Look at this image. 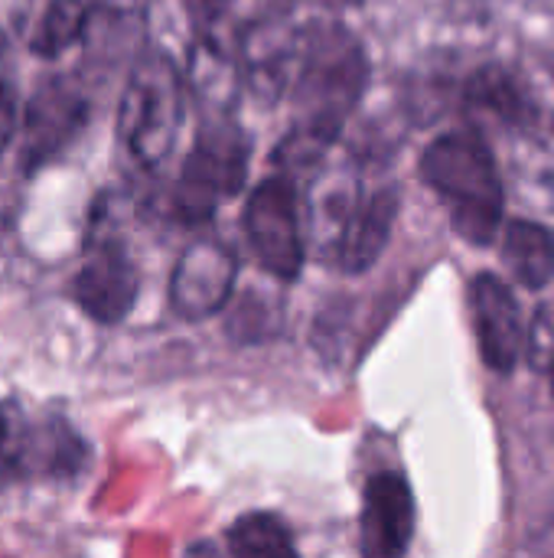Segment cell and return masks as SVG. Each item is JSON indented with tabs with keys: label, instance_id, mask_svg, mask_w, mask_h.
Returning a JSON list of instances; mask_svg holds the SVG:
<instances>
[{
	"label": "cell",
	"instance_id": "cell-22",
	"mask_svg": "<svg viewBox=\"0 0 554 558\" xmlns=\"http://www.w3.org/2000/svg\"><path fill=\"white\" fill-rule=\"evenodd\" d=\"M10 216H13V206L0 196V235L7 232V226H10Z\"/></svg>",
	"mask_w": 554,
	"mask_h": 558
},
{
	"label": "cell",
	"instance_id": "cell-16",
	"mask_svg": "<svg viewBox=\"0 0 554 558\" xmlns=\"http://www.w3.org/2000/svg\"><path fill=\"white\" fill-rule=\"evenodd\" d=\"M232 558H300L291 530L271 513H245L229 526Z\"/></svg>",
	"mask_w": 554,
	"mask_h": 558
},
{
	"label": "cell",
	"instance_id": "cell-12",
	"mask_svg": "<svg viewBox=\"0 0 554 558\" xmlns=\"http://www.w3.org/2000/svg\"><path fill=\"white\" fill-rule=\"evenodd\" d=\"M395 216H398V193L382 186L376 193H369L366 199H359L346 219V229H343V239H340V248H336V262L343 271L349 275H362L369 271L379 255L385 252L389 245V235H392V226H395Z\"/></svg>",
	"mask_w": 554,
	"mask_h": 558
},
{
	"label": "cell",
	"instance_id": "cell-8",
	"mask_svg": "<svg viewBox=\"0 0 554 558\" xmlns=\"http://www.w3.org/2000/svg\"><path fill=\"white\" fill-rule=\"evenodd\" d=\"M245 235L268 275L294 281L304 268V235L297 219V193L287 177L255 186L245 206Z\"/></svg>",
	"mask_w": 554,
	"mask_h": 558
},
{
	"label": "cell",
	"instance_id": "cell-18",
	"mask_svg": "<svg viewBox=\"0 0 554 558\" xmlns=\"http://www.w3.org/2000/svg\"><path fill=\"white\" fill-rule=\"evenodd\" d=\"M526 356H529V363L532 366H552V356H554V317L549 314V307H542L535 317H532V324L526 327Z\"/></svg>",
	"mask_w": 554,
	"mask_h": 558
},
{
	"label": "cell",
	"instance_id": "cell-17",
	"mask_svg": "<svg viewBox=\"0 0 554 558\" xmlns=\"http://www.w3.org/2000/svg\"><path fill=\"white\" fill-rule=\"evenodd\" d=\"M20 92H16V78H13V69L0 49V160L3 154L10 150V144L16 141V131H20Z\"/></svg>",
	"mask_w": 554,
	"mask_h": 558
},
{
	"label": "cell",
	"instance_id": "cell-21",
	"mask_svg": "<svg viewBox=\"0 0 554 558\" xmlns=\"http://www.w3.org/2000/svg\"><path fill=\"white\" fill-rule=\"evenodd\" d=\"M189 3V10L199 16V20H219L235 0H186Z\"/></svg>",
	"mask_w": 554,
	"mask_h": 558
},
{
	"label": "cell",
	"instance_id": "cell-1",
	"mask_svg": "<svg viewBox=\"0 0 554 558\" xmlns=\"http://www.w3.org/2000/svg\"><path fill=\"white\" fill-rule=\"evenodd\" d=\"M369 82V62L359 39L336 26H310L300 39V69L294 82V128L310 147H327Z\"/></svg>",
	"mask_w": 554,
	"mask_h": 558
},
{
	"label": "cell",
	"instance_id": "cell-2",
	"mask_svg": "<svg viewBox=\"0 0 554 558\" xmlns=\"http://www.w3.org/2000/svg\"><path fill=\"white\" fill-rule=\"evenodd\" d=\"M421 177L444 199L454 232L470 245H490L503 222V183L493 150L477 131L438 137L421 157Z\"/></svg>",
	"mask_w": 554,
	"mask_h": 558
},
{
	"label": "cell",
	"instance_id": "cell-5",
	"mask_svg": "<svg viewBox=\"0 0 554 558\" xmlns=\"http://www.w3.org/2000/svg\"><path fill=\"white\" fill-rule=\"evenodd\" d=\"M248 173V141L229 118L206 121L180 170L173 190V216L186 226H202L219 203L235 196Z\"/></svg>",
	"mask_w": 554,
	"mask_h": 558
},
{
	"label": "cell",
	"instance_id": "cell-25",
	"mask_svg": "<svg viewBox=\"0 0 554 558\" xmlns=\"http://www.w3.org/2000/svg\"><path fill=\"white\" fill-rule=\"evenodd\" d=\"M552 124H554V118H552Z\"/></svg>",
	"mask_w": 554,
	"mask_h": 558
},
{
	"label": "cell",
	"instance_id": "cell-6",
	"mask_svg": "<svg viewBox=\"0 0 554 558\" xmlns=\"http://www.w3.org/2000/svg\"><path fill=\"white\" fill-rule=\"evenodd\" d=\"M91 114L88 92L72 75H49L36 85L20 121V170L29 177L62 157L85 131Z\"/></svg>",
	"mask_w": 554,
	"mask_h": 558
},
{
	"label": "cell",
	"instance_id": "cell-24",
	"mask_svg": "<svg viewBox=\"0 0 554 558\" xmlns=\"http://www.w3.org/2000/svg\"><path fill=\"white\" fill-rule=\"evenodd\" d=\"M549 389H552V396H554V356H552V366H549Z\"/></svg>",
	"mask_w": 554,
	"mask_h": 558
},
{
	"label": "cell",
	"instance_id": "cell-13",
	"mask_svg": "<svg viewBox=\"0 0 554 558\" xmlns=\"http://www.w3.org/2000/svg\"><path fill=\"white\" fill-rule=\"evenodd\" d=\"M467 105L513 131H529L539 118L532 92L503 65H483L470 75Z\"/></svg>",
	"mask_w": 554,
	"mask_h": 558
},
{
	"label": "cell",
	"instance_id": "cell-7",
	"mask_svg": "<svg viewBox=\"0 0 554 558\" xmlns=\"http://www.w3.org/2000/svg\"><path fill=\"white\" fill-rule=\"evenodd\" d=\"M137 294H140V271L124 239L95 226L85 242V258L72 278V301L88 320L101 327H114L134 311Z\"/></svg>",
	"mask_w": 554,
	"mask_h": 558
},
{
	"label": "cell",
	"instance_id": "cell-19",
	"mask_svg": "<svg viewBox=\"0 0 554 558\" xmlns=\"http://www.w3.org/2000/svg\"><path fill=\"white\" fill-rule=\"evenodd\" d=\"M33 0H0V43L16 36L29 20Z\"/></svg>",
	"mask_w": 554,
	"mask_h": 558
},
{
	"label": "cell",
	"instance_id": "cell-14",
	"mask_svg": "<svg viewBox=\"0 0 554 558\" xmlns=\"http://www.w3.org/2000/svg\"><path fill=\"white\" fill-rule=\"evenodd\" d=\"M503 262L522 288L542 291L554 278V235L539 222L513 219L503 235Z\"/></svg>",
	"mask_w": 554,
	"mask_h": 558
},
{
	"label": "cell",
	"instance_id": "cell-15",
	"mask_svg": "<svg viewBox=\"0 0 554 558\" xmlns=\"http://www.w3.org/2000/svg\"><path fill=\"white\" fill-rule=\"evenodd\" d=\"M95 23V13L85 0H46L39 20L29 33V49L39 59H59L62 52L75 49Z\"/></svg>",
	"mask_w": 554,
	"mask_h": 558
},
{
	"label": "cell",
	"instance_id": "cell-4",
	"mask_svg": "<svg viewBox=\"0 0 554 558\" xmlns=\"http://www.w3.org/2000/svg\"><path fill=\"white\" fill-rule=\"evenodd\" d=\"M91 461L88 441L62 415H29L0 399V487L16 481H75Z\"/></svg>",
	"mask_w": 554,
	"mask_h": 558
},
{
	"label": "cell",
	"instance_id": "cell-10",
	"mask_svg": "<svg viewBox=\"0 0 554 558\" xmlns=\"http://www.w3.org/2000/svg\"><path fill=\"white\" fill-rule=\"evenodd\" d=\"M415 523L418 510L408 481L395 471L369 477L359 517V556L405 558L415 539Z\"/></svg>",
	"mask_w": 554,
	"mask_h": 558
},
{
	"label": "cell",
	"instance_id": "cell-3",
	"mask_svg": "<svg viewBox=\"0 0 554 558\" xmlns=\"http://www.w3.org/2000/svg\"><path fill=\"white\" fill-rule=\"evenodd\" d=\"M183 75L167 52H147L137 59L121 95L118 134L140 170H157L170 157L183 121Z\"/></svg>",
	"mask_w": 554,
	"mask_h": 558
},
{
	"label": "cell",
	"instance_id": "cell-20",
	"mask_svg": "<svg viewBox=\"0 0 554 558\" xmlns=\"http://www.w3.org/2000/svg\"><path fill=\"white\" fill-rule=\"evenodd\" d=\"M85 3H88V10L95 13V20H98V16L131 20V16H137L140 7H144V0H85Z\"/></svg>",
	"mask_w": 554,
	"mask_h": 558
},
{
	"label": "cell",
	"instance_id": "cell-23",
	"mask_svg": "<svg viewBox=\"0 0 554 558\" xmlns=\"http://www.w3.org/2000/svg\"><path fill=\"white\" fill-rule=\"evenodd\" d=\"M320 3H327V7H336V10H346V7H356L359 0H320Z\"/></svg>",
	"mask_w": 554,
	"mask_h": 558
},
{
	"label": "cell",
	"instance_id": "cell-9",
	"mask_svg": "<svg viewBox=\"0 0 554 558\" xmlns=\"http://www.w3.org/2000/svg\"><path fill=\"white\" fill-rule=\"evenodd\" d=\"M238 258L219 239H196L183 248L170 275V307L183 320H206L219 314L235 288Z\"/></svg>",
	"mask_w": 554,
	"mask_h": 558
},
{
	"label": "cell",
	"instance_id": "cell-11",
	"mask_svg": "<svg viewBox=\"0 0 554 558\" xmlns=\"http://www.w3.org/2000/svg\"><path fill=\"white\" fill-rule=\"evenodd\" d=\"M470 307H473V320H477V340H480L483 363L493 373H503V376L513 373L526 350L529 324H522V314H519V304H516L509 284L490 271L477 275L470 284Z\"/></svg>",
	"mask_w": 554,
	"mask_h": 558
}]
</instances>
